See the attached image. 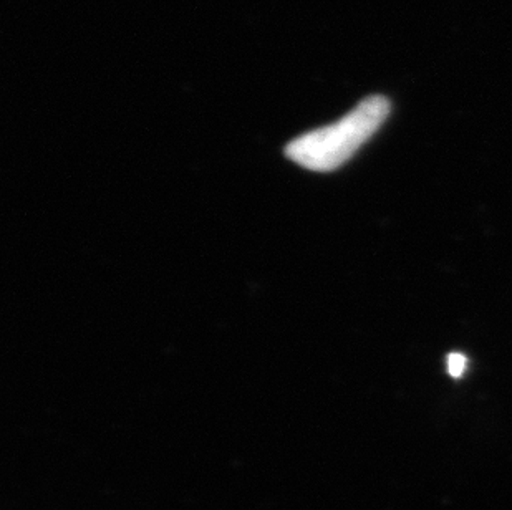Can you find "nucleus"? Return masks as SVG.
I'll use <instances>...</instances> for the list:
<instances>
[{"label":"nucleus","mask_w":512,"mask_h":510,"mask_svg":"<svg viewBox=\"0 0 512 510\" xmlns=\"http://www.w3.org/2000/svg\"><path fill=\"white\" fill-rule=\"evenodd\" d=\"M388 113L390 102L387 98L380 95L365 98L337 123L290 141L285 156L310 171H335L382 128Z\"/></svg>","instance_id":"nucleus-1"},{"label":"nucleus","mask_w":512,"mask_h":510,"mask_svg":"<svg viewBox=\"0 0 512 510\" xmlns=\"http://www.w3.org/2000/svg\"><path fill=\"white\" fill-rule=\"evenodd\" d=\"M446 365H448L450 376L459 378V376H463L464 371L468 368V358L461 355V353H451V355H448Z\"/></svg>","instance_id":"nucleus-2"}]
</instances>
